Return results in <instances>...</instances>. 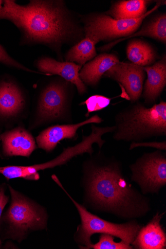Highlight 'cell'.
<instances>
[{"mask_svg":"<svg viewBox=\"0 0 166 249\" xmlns=\"http://www.w3.org/2000/svg\"><path fill=\"white\" fill-rule=\"evenodd\" d=\"M114 237L108 234H101L99 241L96 244H92L91 249H133L132 245L121 240L120 242H115Z\"/></svg>","mask_w":166,"mask_h":249,"instance_id":"7402d4cb","label":"cell"},{"mask_svg":"<svg viewBox=\"0 0 166 249\" xmlns=\"http://www.w3.org/2000/svg\"><path fill=\"white\" fill-rule=\"evenodd\" d=\"M64 79L55 81L42 92L38 104L37 116L40 121L65 120L68 116L70 103V85Z\"/></svg>","mask_w":166,"mask_h":249,"instance_id":"9c48e42d","label":"cell"},{"mask_svg":"<svg viewBox=\"0 0 166 249\" xmlns=\"http://www.w3.org/2000/svg\"><path fill=\"white\" fill-rule=\"evenodd\" d=\"M25 100L19 88L8 81L0 82V116L17 115L24 107Z\"/></svg>","mask_w":166,"mask_h":249,"instance_id":"e0dca14e","label":"cell"},{"mask_svg":"<svg viewBox=\"0 0 166 249\" xmlns=\"http://www.w3.org/2000/svg\"><path fill=\"white\" fill-rule=\"evenodd\" d=\"M151 147L157 150L165 151L166 150V142H131L129 149L132 150L138 147Z\"/></svg>","mask_w":166,"mask_h":249,"instance_id":"d4e9b609","label":"cell"},{"mask_svg":"<svg viewBox=\"0 0 166 249\" xmlns=\"http://www.w3.org/2000/svg\"><path fill=\"white\" fill-rule=\"evenodd\" d=\"M160 6L159 3L151 10L136 18L116 19L103 14H93L83 17L85 37L96 44L102 41L126 37L136 32L144 19Z\"/></svg>","mask_w":166,"mask_h":249,"instance_id":"52a82bcc","label":"cell"},{"mask_svg":"<svg viewBox=\"0 0 166 249\" xmlns=\"http://www.w3.org/2000/svg\"><path fill=\"white\" fill-rule=\"evenodd\" d=\"M96 45L90 38L84 37L68 51L65 56L66 61L82 67L96 56Z\"/></svg>","mask_w":166,"mask_h":249,"instance_id":"44dd1931","label":"cell"},{"mask_svg":"<svg viewBox=\"0 0 166 249\" xmlns=\"http://www.w3.org/2000/svg\"><path fill=\"white\" fill-rule=\"evenodd\" d=\"M151 1L147 0H128L116 2L107 12L116 19L136 18L147 13Z\"/></svg>","mask_w":166,"mask_h":249,"instance_id":"d6986e66","label":"cell"},{"mask_svg":"<svg viewBox=\"0 0 166 249\" xmlns=\"http://www.w3.org/2000/svg\"><path fill=\"white\" fill-rule=\"evenodd\" d=\"M91 156L84 164L83 176L91 208L128 221L146 216L152 210L150 199L132 185L122 162L101 150Z\"/></svg>","mask_w":166,"mask_h":249,"instance_id":"6da1fadb","label":"cell"},{"mask_svg":"<svg viewBox=\"0 0 166 249\" xmlns=\"http://www.w3.org/2000/svg\"><path fill=\"white\" fill-rule=\"evenodd\" d=\"M119 84L125 98L132 104L137 102L143 92L146 72L142 67L133 63L118 62L104 74Z\"/></svg>","mask_w":166,"mask_h":249,"instance_id":"30bf717a","label":"cell"},{"mask_svg":"<svg viewBox=\"0 0 166 249\" xmlns=\"http://www.w3.org/2000/svg\"><path fill=\"white\" fill-rule=\"evenodd\" d=\"M103 119L96 115L76 124L56 125L42 131L37 138L39 148L46 152L53 151L57 144L65 139H74L77 137V131L81 127L88 124H98Z\"/></svg>","mask_w":166,"mask_h":249,"instance_id":"7c38bea8","label":"cell"},{"mask_svg":"<svg viewBox=\"0 0 166 249\" xmlns=\"http://www.w3.org/2000/svg\"><path fill=\"white\" fill-rule=\"evenodd\" d=\"M11 206L4 219L8 224L10 236L22 240L31 231L45 229L47 216L44 210L9 186Z\"/></svg>","mask_w":166,"mask_h":249,"instance_id":"8992f818","label":"cell"},{"mask_svg":"<svg viewBox=\"0 0 166 249\" xmlns=\"http://www.w3.org/2000/svg\"><path fill=\"white\" fill-rule=\"evenodd\" d=\"M8 201L9 196L5 195V189L2 187H0V218H1L3 211ZM1 244V242L0 240V246Z\"/></svg>","mask_w":166,"mask_h":249,"instance_id":"484cf974","label":"cell"},{"mask_svg":"<svg viewBox=\"0 0 166 249\" xmlns=\"http://www.w3.org/2000/svg\"><path fill=\"white\" fill-rule=\"evenodd\" d=\"M165 213L158 212L145 226H142L132 244L135 249H165L166 234L161 224Z\"/></svg>","mask_w":166,"mask_h":249,"instance_id":"4fadbf2b","label":"cell"},{"mask_svg":"<svg viewBox=\"0 0 166 249\" xmlns=\"http://www.w3.org/2000/svg\"><path fill=\"white\" fill-rule=\"evenodd\" d=\"M145 36L154 38L162 43L166 42V15H159L149 21L140 31L124 38L111 42L101 48V51L109 50L118 42L135 36Z\"/></svg>","mask_w":166,"mask_h":249,"instance_id":"ac0fdd59","label":"cell"},{"mask_svg":"<svg viewBox=\"0 0 166 249\" xmlns=\"http://www.w3.org/2000/svg\"><path fill=\"white\" fill-rule=\"evenodd\" d=\"M91 134L83 137L81 142L73 147H69L64 149L62 153L53 160L46 163L28 166H8L0 167V174H2L8 179L15 178H23L29 180H38L39 178L38 171L66 164L73 158L84 153L92 155L93 153V144H97L101 150L106 142L102 139L104 135L111 133L112 126L99 127L91 125Z\"/></svg>","mask_w":166,"mask_h":249,"instance_id":"5b68a950","label":"cell"},{"mask_svg":"<svg viewBox=\"0 0 166 249\" xmlns=\"http://www.w3.org/2000/svg\"><path fill=\"white\" fill-rule=\"evenodd\" d=\"M0 62L7 66L15 68L19 70H22L31 73H38V72L31 70L28 69L24 65L18 62L6 52L5 49L0 44Z\"/></svg>","mask_w":166,"mask_h":249,"instance_id":"cb8c5ba5","label":"cell"},{"mask_svg":"<svg viewBox=\"0 0 166 249\" xmlns=\"http://www.w3.org/2000/svg\"><path fill=\"white\" fill-rule=\"evenodd\" d=\"M52 178L73 202L78 212L81 224L78 226L74 237L75 241L80 244L81 249H91L92 244L91 237L98 233L111 235L132 245L139 230L142 227V225L137 219L129 220L123 223H116L93 214L68 193L56 176H53Z\"/></svg>","mask_w":166,"mask_h":249,"instance_id":"277c9868","label":"cell"},{"mask_svg":"<svg viewBox=\"0 0 166 249\" xmlns=\"http://www.w3.org/2000/svg\"><path fill=\"white\" fill-rule=\"evenodd\" d=\"M131 180L144 195L159 194L166 186V153L157 150L145 153L129 165Z\"/></svg>","mask_w":166,"mask_h":249,"instance_id":"ba28073f","label":"cell"},{"mask_svg":"<svg viewBox=\"0 0 166 249\" xmlns=\"http://www.w3.org/2000/svg\"><path fill=\"white\" fill-rule=\"evenodd\" d=\"M112 138L117 142H142L166 136V103L151 107L133 103L114 117Z\"/></svg>","mask_w":166,"mask_h":249,"instance_id":"3957f363","label":"cell"},{"mask_svg":"<svg viewBox=\"0 0 166 249\" xmlns=\"http://www.w3.org/2000/svg\"><path fill=\"white\" fill-rule=\"evenodd\" d=\"M6 19L19 30L23 44H41L60 54L64 44L77 43L83 29L63 1L31 0L25 5L5 0L0 20Z\"/></svg>","mask_w":166,"mask_h":249,"instance_id":"7a4b0ae2","label":"cell"},{"mask_svg":"<svg viewBox=\"0 0 166 249\" xmlns=\"http://www.w3.org/2000/svg\"><path fill=\"white\" fill-rule=\"evenodd\" d=\"M1 140V135H0V140Z\"/></svg>","mask_w":166,"mask_h":249,"instance_id":"83f0119b","label":"cell"},{"mask_svg":"<svg viewBox=\"0 0 166 249\" xmlns=\"http://www.w3.org/2000/svg\"><path fill=\"white\" fill-rule=\"evenodd\" d=\"M148 75L142 96L147 104L156 102L166 85V58H162L151 66L142 67Z\"/></svg>","mask_w":166,"mask_h":249,"instance_id":"9a60e30c","label":"cell"},{"mask_svg":"<svg viewBox=\"0 0 166 249\" xmlns=\"http://www.w3.org/2000/svg\"><path fill=\"white\" fill-rule=\"evenodd\" d=\"M36 67L46 75H57L75 85L80 95L87 92L86 85L79 76L82 66L74 62H61L50 57H42L36 62Z\"/></svg>","mask_w":166,"mask_h":249,"instance_id":"8fae6325","label":"cell"},{"mask_svg":"<svg viewBox=\"0 0 166 249\" xmlns=\"http://www.w3.org/2000/svg\"><path fill=\"white\" fill-rule=\"evenodd\" d=\"M120 62L113 54H100L84 65L79 73L80 78L85 85L95 87L106 72Z\"/></svg>","mask_w":166,"mask_h":249,"instance_id":"2e32d148","label":"cell"},{"mask_svg":"<svg viewBox=\"0 0 166 249\" xmlns=\"http://www.w3.org/2000/svg\"><path fill=\"white\" fill-rule=\"evenodd\" d=\"M111 99L102 95H93L90 97L80 105H85L87 108L86 117H88L90 113L102 110L107 107L110 104Z\"/></svg>","mask_w":166,"mask_h":249,"instance_id":"603a6c76","label":"cell"},{"mask_svg":"<svg viewBox=\"0 0 166 249\" xmlns=\"http://www.w3.org/2000/svg\"><path fill=\"white\" fill-rule=\"evenodd\" d=\"M4 3V1H1V0H0V8H1L3 4Z\"/></svg>","mask_w":166,"mask_h":249,"instance_id":"4316f807","label":"cell"},{"mask_svg":"<svg viewBox=\"0 0 166 249\" xmlns=\"http://www.w3.org/2000/svg\"><path fill=\"white\" fill-rule=\"evenodd\" d=\"M1 138L3 153L7 156L29 157L37 148L31 134L20 127L3 133Z\"/></svg>","mask_w":166,"mask_h":249,"instance_id":"5bb4252c","label":"cell"},{"mask_svg":"<svg viewBox=\"0 0 166 249\" xmlns=\"http://www.w3.org/2000/svg\"><path fill=\"white\" fill-rule=\"evenodd\" d=\"M127 54L133 64L141 67L149 66L157 58V53L151 45L139 39H133L129 43Z\"/></svg>","mask_w":166,"mask_h":249,"instance_id":"ffe728a7","label":"cell"}]
</instances>
